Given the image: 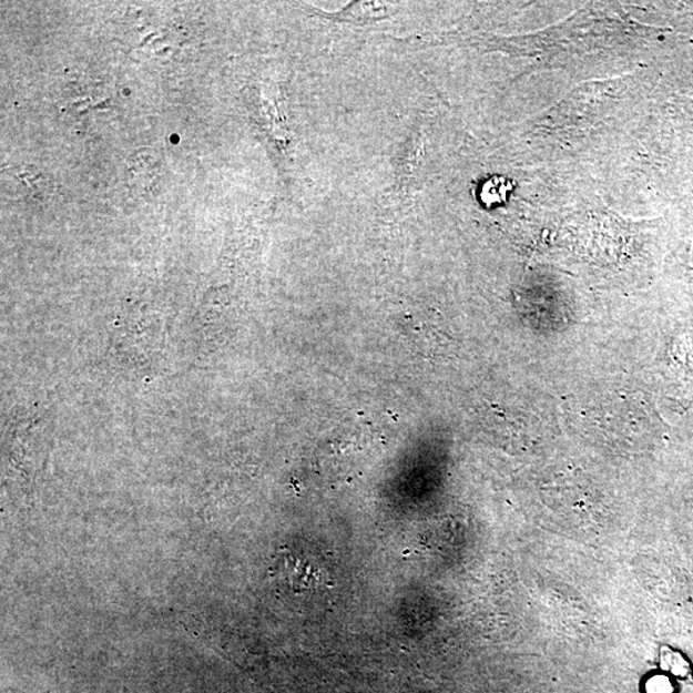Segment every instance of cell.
Instances as JSON below:
<instances>
[{
    "mask_svg": "<svg viewBox=\"0 0 693 693\" xmlns=\"http://www.w3.org/2000/svg\"><path fill=\"white\" fill-rule=\"evenodd\" d=\"M511 187L512 185L508 179H491V181L487 182L483 186L482 200L489 206L496 205V203L505 202L507 201Z\"/></svg>",
    "mask_w": 693,
    "mask_h": 693,
    "instance_id": "cell-2",
    "label": "cell"
},
{
    "mask_svg": "<svg viewBox=\"0 0 693 693\" xmlns=\"http://www.w3.org/2000/svg\"><path fill=\"white\" fill-rule=\"evenodd\" d=\"M662 665L665 671H670L674 675L686 676L690 672V665L686 660L670 650L663 652Z\"/></svg>",
    "mask_w": 693,
    "mask_h": 693,
    "instance_id": "cell-3",
    "label": "cell"
},
{
    "mask_svg": "<svg viewBox=\"0 0 693 693\" xmlns=\"http://www.w3.org/2000/svg\"><path fill=\"white\" fill-rule=\"evenodd\" d=\"M314 13L323 14V18L334 22L347 23H370L388 18L390 8L386 3L379 2H357L349 4L339 12H324L314 8Z\"/></svg>",
    "mask_w": 693,
    "mask_h": 693,
    "instance_id": "cell-1",
    "label": "cell"
},
{
    "mask_svg": "<svg viewBox=\"0 0 693 693\" xmlns=\"http://www.w3.org/2000/svg\"><path fill=\"white\" fill-rule=\"evenodd\" d=\"M648 693H672L673 686L670 680L659 675L651 679L646 684Z\"/></svg>",
    "mask_w": 693,
    "mask_h": 693,
    "instance_id": "cell-4",
    "label": "cell"
}]
</instances>
